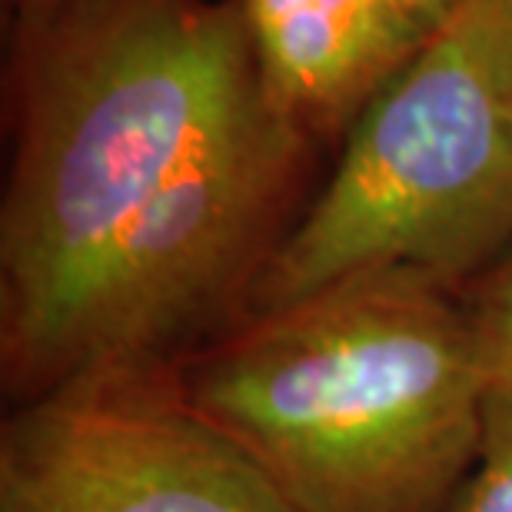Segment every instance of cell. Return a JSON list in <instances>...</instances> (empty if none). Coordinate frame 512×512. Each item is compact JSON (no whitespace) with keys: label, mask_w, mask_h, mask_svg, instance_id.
Masks as SVG:
<instances>
[{"label":"cell","mask_w":512,"mask_h":512,"mask_svg":"<svg viewBox=\"0 0 512 512\" xmlns=\"http://www.w3.org/2000/svg\"><path fill=\"white\" fill-rule=\"evenodd\" d=\"M303 140L237 0H60L0 210L7 380L147 373L250 293Z\"/></svg>","instance_id":"1"},{"label":"cell","mask_w":512,"mask_h":512,"mask_svg":"<svg viewBox=\"0 0 512 512\" xmlns=\"http://www.w3.org/2000/svg\"><path fill=\"white\" fill-rule=\"evenodd\" d=\"M180 393L296 512H439L476 463L489 373L443 283L393 270L253 313Z\"/></svg>","instance_id":"2"},{"label":"cell","mask_w":512,"mask_h":512,"mask_svg":"<svg viewBox=\"0 0 512 512\" xmlns=\"http://www.w3.org/2000/svg\"><path fill=\"white\" fill-rule=\"evenodd\" d=\"M512 243V87L496 0L453 17L373 97L330 183L266 256L256 313L366 273L453 280Z\"/></svg>","instance_id":"3"},{"label":"cell","mask_w":512,"mask_h":512,"mask_svg":"<svg viewBox=\"0 0 512 512\" xmlns=\"http://www.w3.org/2000/svg\"><path fill=\"white\" fill-rule=\"evenodd\" d=\"M0 512H296L263 469L147 373L54 386L0 436Z\"/></svg>","instance_id":"4"},{"label":"cell","mask_w":512,"mask_h":512,"mask_svg":"<svg viewBox=\"0 0 512 512\" xmlns=\"http://www.w3.org/2000/svg\"><path fill=\"white\" fill-rule=\"evenodd\" d=\"M270 94L303 130L366 110L423 37L393 0H237Z\"/></svg>","instance_id":"5"},{"label":"cell","mask_w":512,"mask_h":512,"mask_svg":"<svg viewBox=\"0 0 512 512\" xmlns=\"http://www.w3.org/2000/svg\"><path fill=\"white\" fill-rule=\"evenodd\" d=\"M449 512H512V389L489 386L483 443Z\"/></svg>","instance_id":"6"},{"label":"cell","mask_w":512,"mask_h":512,"mask_svg":"<svg viewBox=\"0 0 512 512\" xmlns=\"http://www.w3.org/2000/svg\"><path fill=\"white\" fill-rule=\"evenodd\" d=\"M469 320H473L489 386L512 389V250L503 256L499 270L489 276Z\"/></svg>","instance_id":"7"},{"label":"cell","mask_w":512,"mask_h":512,"mask_svg":"<svg viewBox=\"0 0 512 512\" xmlns=\"http://www.w3.org/2000/svg\"><path fill=\"white\" fill-rule=\"evenodd\" d=\"M393 7L413 24L423 37H433L453 17L459 0H393Z\"/></svg>","instance_id":"8"},{"label":"cell","mask_w":512,"mask_h":512,"mask_svg":"<svg viewBox=\"0 0 512 512\" xmlns=\"http://www.w3.org/2000/svg\"><path fill=\"white\" fill-rule=\"evenodd\" d=\"M499 14V34H503V54H506V74L512 87V0H496Z\"/></svg>","instance_id":"9"},{"label":"cell","mask_w":512,"mask_h":512,"mask_svg":"<svg viewBox=\"0 0 512 512\" xmlns=\"http://www.w3.org/2000/svg\"><path fill=\"white\" fill-rule=\"evenodd\" d=\"M14 4V0H10ZM17 4H50V0H17Z\"/></svg>","instance_id":"10"}]
</instances>
